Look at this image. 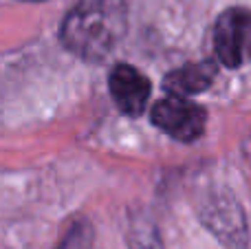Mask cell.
<instances>
[{
	"instance_id": "6da1fadb",
	"label": "cell",
	"mask_w": 251,
	"mask_h": 249,
	"mask_svg": "<svg viewBox=\"0 0 251 249\" xmlns=\"http://www.w3.org/2000/svg\"><path fill=\"white\" fill-rule=\"evenodd\" d=\"M128 31L126 0H82L62 22V42L86 62H101Z\"/></svg>"
},
{
	"instance_id": "7a4b0ae2",
	"label": "cell",
	"mask_w": 251,
	"mask_h": 249,
	"mask_svg": "<svg viewBox=\"0 0 251 249\" xmlns=\"http://www.w3.org/2000/svg\"><path fill=\"white\" fill-rule=\"evenodd\" d=\"M203 225L223 243L227 249H247L249 232L247 216L243 205L229 190H214L201 203Z\"/></svg>"
},
{
	"instance_id": "3957f363",
	"label": "cell",
	"mask_w": 251,
	"mask_h": 249,
	"mask_svg": "<svg viewBox=\"0 0 251 249\" xmlns=\"http://www.w3.org/2000/svg\"><path fill=\"white\" fill-rule=\"evenodd\" d=\"M150 119L159 130H163L172 139L190 144V141L199 139L203 135L207 113L199 104L185 100V97L170 95L152 106Z\"/></svg>"
},
{
	"instance_id": "277c9868",
	"label": "cell",
	"mask_w": 251,
	"mask_h": 249,
	"mask_svg": "<svg viewBox=\"0 0 251 249\" xmlns=\"http://www.w3.org/2000/svg\"><path fill=\"white\" fill-rule=\"evenodd\" d=\"M249 33V11L245 7H231L218 16L214 25V49L216 57L227 69H238L245 60Z\"/></svg>"
},
{
	"instance_id": "5b68a950",
	"label": "cell",
	"mask_w": 251,
	"mask_h": 249,
	"mask_svg": "<svg viewBox=\"0 0 251 249\" xmlns=\"http://www.w3.org/2000/svg\"><path fill=\"white\" fill-rule=\"evenodd\" d=\"M108 88L117 108L124 115L137 117L146 110L150 97V79L130 64H115L108 75Z\"/></svg>"
},
{
	"instance_id": "8992f818",
	"label": "cell",
	"mask_w": 251,
	"mask_h": 249,
	"mask_svg": "<svg viewBox=\"0 0 251 249\" xmlns=\"http://www.w3.org/2000/svg\"><path fill=\"white\" fill-rule=\"evenodd\" d=\"M216 73V62L212 60L190 62V64H183L181 69L170 71L163 79V86L176 97L196 95V93H203L212 86Z\"/></svg>"
},
{
	"instance_id": "52a82bcc",
	"label": "cell",
	"mask_w": 251,
	"mask_h": 249,
	"mask_svg": "<svg viewBox=\"0 0 251 249\" xmlns=\"http://www.w3.org/2000/svg\"><path fill=\"white\" fill-rule=\"evenodd\" d=\"M126 243L130 249H163L159 229L148 214H130L126 227Z\"/></svg>"
},
{
	"instance_id": "ba28073f",
	"label": "cell",
	"mask_w": 251,
	"mask_h": 249,
	"mask_svg": "<svg viewBox=\"0 0 251 249\" xmlns=\"http://www.w3.org/2000/svg\"><path fill=\"white\" fill-rule=\"evenodd\" d=\"M93 234L88 225H77L69 232V236L64 238V243L60 245V249H91Z\"/></svg>"
},
{
	"instance_id": "9c48e42d",
	"label": "cell",
	"mask_w": 251,
	"mask_h": 249,
	"mask_svg": "<svg viewBox=\"0 0 251 249\" xmlns=\"http://www.w3.org/2000/svg\"><path fill=\"white\" fill-rule=\"evenodd\" d=\"M29 2H38V0H29Z\"/></svg>"
}]
</instances>
